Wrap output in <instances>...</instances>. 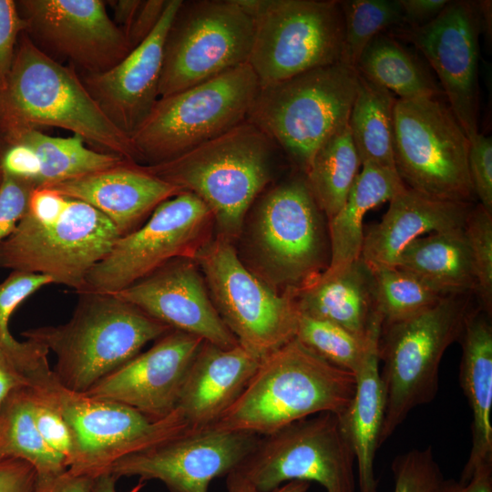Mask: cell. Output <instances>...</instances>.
Here are the masks:
<instances>
[{"label": "cell", "mask_w": 492, "mask_h": 492, "mask_svg": "<svg viewBox=\"0 0 492 492\" xmlns=\"http://www.w3.org/2000/svg\"><path fill=\"white\" fill-rule=\"evenodd\" d=\"M52 126L80 136L97 151L138 164L128 136L104 113L76 72L46 54L23 32L5 88L0 133Z\"/></svg>", "instance_id": "cell-1"}, {"label": "cell", "mask_w": 492, "mask_h": 492, "mask_svg": "<svg viewBox=\"0 0 492 492\" xmlns=\"http://www.w3.org/2000/svg\"><path fill=\"white\" fill-rule=\"evenodd\" d=\"M119 237L94 207L36 187L15 230L0 243V267L46 275L78 292L88 272Z\"/></svg>", "instance_id": "cell-2"}, {"label": "cell", "mask_w": 492, "mask_h": 492, "mask_svg": "<svg viewBox=\"0 0 492 492\" xmlns=\"http://www.w3.org/2000/svg\"><path fill=\"white\" fill-rule=\"evenodd\" d=\"M281 154L271 138L245 120L173 159L142 166L198 196L212 214L217 236L232 242L241 232L247 211L273 180Z\"/></svg>", "instance_id": "cell-3"}, {"label": "cell", "mask_w": 492, "mask_h": 492, "mask_svg": "<svg viewBox=\"0 0 492 492\" xmlns=\"http://www.w3.org/2000/svg\"><path fill=\"white\" fill-rule=\"evenodd\" d=\"M354 390V374L330 364L293 338L261 361L240 397L208 427L269 435L321 413L342 415Z\"/></svg>", "instance_id": "cell-4"}, {"label": "cell", "mask_w": 492, "mask_h": 492, "mask_svg": "<svg viewBox=\"0 0 492 492\" xmlns=\"http://www.w3.org/2000/svg\"><path fill=\"white\" fill-rule=\"evenodd\" d=\"M70 320L21 334L56 355L54 374L67 389L86 393L150 341L171 329L110 293L80 292Z\"/></svg>", "instance_id": "cell-5"}, {"label": "cell", "mask_w": 492, "mask_h": 492, "mask_svg": "<svg viewBox=\"0 0 492 492\" xmlns=\"http://www.w3.org/2000/svg\"><path fill=\"white\" fill-rule=\"evenodd\" d=\"M358 71L341 62L259 87L246 120L305 174L320 147L348 123Z\"/></svg>", "instance_id": "cell-6"}, {"label": "cell", "mask_w": 492, "mask_h": 492, "mask_svg": "<svg viewBox=\"0 0 492 492\" xmlns=\"http://www.w3.org/2000/svg\"><path fill=\"white\" fill-rule=\"evenodd\" d=\"M469 294L445 296L422 313L382 325L378 354L385 407L380 446L414 408L436 397L442 357L459 340L473 310Z\"/></svg>", "instance_id": "cell-7"}, {"label": "cell", "mask_w": 492, "mask_h": 492, "mask_svg": "<svg viewBox=\"0 0 492 492\" xmlns=\"http://www.w3.org/2000/svg\"><path fill=\"white\" fill-rule=\"evenodd\" d=\"M259 87L247 63L159 97L129 137L138 164L173 159L244 122Z\"/></svg>", "instance_id": "cell-8"}, {"label": "cell", "mask_w": 492, "mask_h": 492, "mask_svg": "<svg viewBox=\"0 0 492 492\" xmlns=\"http://www.w3.org/2000/svg\"><path fill=\"white\" fill-rule=\"evenodd\" d=\"M255 201L252 245L262 280L294 293L329 265L324 214L303 173L263 190Z\"/></svg>", "instance_id": "cell-9"}, {"label": "cell", "mask_w": 492, "mask_h": 492, "mask_svg": "<svg viewBox=\"0 0 492 492\" xmlns=\"http://www.w3.org/2000/svg\"><path fill=\"white\" fill-rule=\"evenodd\" d=\"M193 260L217 313L242 348L261 361L295 338L299 311L293 293L280 292L251 272L231 241L208 240Z\"/></svg>", "instance_id": "cell-10"}, {"label": "cell", "mask_w": 492, "mask_h": 492, "mask_svg": "<svg viewBox=\"0 0 492 492\" xmlns=\"http://www.w3.org/2000/svg\"><path fill=\"white\" fill-rule=\"evenodd\" d=\"M255 23L249 66L259 86L340 62L343 18L335 0H238Z\"/></svg>", "instance_id": "cell-11"}, {"label": "cell", "mask_w": 492, "mask_h": 492, "mask_svg": "<svg viewBox=\"0 0 492 492\" xmlns=\"http://www.w3.org/2000/svg\"><path fill=\"white\" fill-rule=\"evenodd\" d=\"M71 427L77 452L68 470L97 477L120 458L152 446L189 428L176 409L153 419L124 404L89 396L65 387L53 370L30 384Z\"/></svg>", "instance_id": "cell-12"}, {"label": "cell", "mask_w": 492, "mask_h": 492, "mask_svg": "<svg viewBox=\"0 0 492 492\" xmlns=\"http://www.w3.org/2000/svg\"><path fill=\"white\" fill-rule=\"evenodd\" d=\"M469 143L450 108L437 97L396 100L394 161L407 188L436 199L473 203Z\"/></svg>", "instance_id": "cell-13"}, {"label": "cell", "mask_w": 492, "mask_h": 492, "mask_svg": "<svg viewBox=\"0 0 492 492\" xmlns=\"http://www.w3.org/2000/svg\"><path fill=\"white\" fill-rule=\"evenodd\" d=\"M254 28L238 0H182L164 43L159 97L247 64Z\"/></svg>", "instance_id": "cell-14"}, {"label": "cell", "mask_w": 492, "mask_h": 492, "mask_svg": "<svg viewBox=\"0 0 492 492\" xmlns=\"http://www.w3.org/2000/svg\"><path fill=\"white\" fill-rule=\"evenodd\" d=\"M355 456L333 413H321L261 436L236 469L261 492L290 481L317 482L326 492H354Z\"/></svg>", "instance_id": "cell-15"}, {"label": "cell", "mask_w": 492, "mask_h": 492, "mask_svg": "<svg viewBox=\"0 0 492 492\" xmlns=\"http://www.w3.org/2000/svg\"><path fill=\"white\" fill-rule=\"evenodd\" d=\"M213 220L209 207L182 191L161 202L146 222L119 237L95 264L80 292L116 293L176 258L194 256Z\"/></svg>", "instance_id": "cell-16"}, {"label": "cell", "mask_w": 492, "mask_h": 492, "mask_svg": "<svg viewBox=\"0 0 492 492\" xmlns=\"http://www.w3.org/2000/svg\"><path fill=\"white\" fill-rule=\"evenodd\" d=\"M261 436L212 427L187 428L152 446L126 456L108 469L116 479H156L169 492H209L210 482L236 470Z\"/></svg>", "instance_id": "cell-17"}, {"label": "cell", "mask_w": 492, "mask_h": 492, "mask_svg": "<svg viewBox=\"0 0 492 492\" xmlns=\"http://www.w3.org/2000/svg\"><path fill=\"white\" fill-rule=\"evenodd\" d=\"M25 33L45 53L68 58L87 74L106 72L133 49L100 0L16 2Z\"/></svg>", "instance_id": "cell-18"}, {"label": "cell", "mask_w": 492, "mask_h": 492, "mask_svg": "<svg viewBox=\"0 0 492 492\" xmlns=\"http://www.w3.org/2000/svg\"><path fill=\"white\" fill-rule=\"evenodd\" d=\"M479 5L449 1L427 24L405 30L436 73L449 108L470 139L478 133Z\"/></svg>", "instance_id": "cell-19"}, {"label": "cell", "mask_w": 492, "mask_h": 492, "mask_svg": "<svg viewBox=\"0 0 492 492\" xmlns=\"http://www.w3.org/2000/svg\"><path fill=\"white\" fill-rule=\"evenodd\" d=\"M203 342L171 329L84 394L124 404L153 419L165 418L177 409L188 372Z\"/></svg>", "instance_id": "cell-20"}, {"label": "cell", "mask_w": 492, "mask_h": 492, "mask_svg": "<svg viewBox=\"0 0 492 492\" xmlns=\"http://www.w3.org/2000/svg\"><path fill=\"white\" fill-rule=\"evenodd\" d=\"M113 294L170 329L198 336L222 348L239 344L217 313L193 259H173Z\"/></svg>", "instance_id": "cell-21"}, {"label": "cell", "mask_w": 492, "mask_h": 492, "mask_svg": "<svg viewBox=\"0 0 492 492\" xmlns=\"http://www.w3.org/2000/svg\"><path fill=\"white\" fill-rule=\"evenodd\" d=\"M182 0H169L151 34L118 64L83 83L108 118L130 137L159 98V86L168 30Z\"/></svg>", "instance_id": "cell-22"}, {"label": "cell", "mask_w": 492, "mask_h": 492, "mask_svg": "<svg viewBox=\"0 0 492 492\" xmlns=\"http://www.w3.org/2000/svg\"><path fill=\"white\" fill-rule=\"evenodd\" d=\"M48 188L99 210L114 224L120 237L140 227L161 202L182 192L142 165L128 162Z\"/></svg>", "instance_id": "cell-23"}, {"label": "cell", "mask_w": 492, "mask_h": 492, "mask_svg": "<svg viewBox=\"0 0 492 492\" xmlns=\"http://www.w3.org/2000/svg\"><path fill=\"white\" fill-rule=\"evenodd\" d=\"M473 203L432 198L406 186L382 220L364 233L361 259L370 269L395 267L402 251L426 233L463 228Z\"/></svg>", "instance_id": "cell-24"}, {"label": "cell", "mask_w": 492, "mask_h": 492, "mask_svg": "<svg viewBox=\"0 0 492 492\" xmlns=\"http://www.w3.org/2000/svg\"><path fill=\"white\" fill-rule=\"evenodd\" d=\"M261 360L240 344L203 342L188 372L177 409L189 428L210 426L240 397Z\"/></svg>", "instance_id": "cell-25"}, {"label": "cell", "mask_w": 492, "mask_h": 492, "mask_svg": "<svg viewBox=\"0 0 492 492\" xmlns=\"http://www.w3.org/2000/svg\"><path fill=\"white\" fill-rule=\"evenodd\" d=\"M383 317L376 310L371 318L365 348L354 373L355 390L350 405L339 416L353 447L360 492H377L374 459L384 421L385 397L379 371L378 343Z\"/></svg>", "instance_id": "cell-26"}, {"label": "cell", "mask_w": 492, "mask_h": 492, "mask_svg": "<svg viewBox=\"0 0 492 492\" xmlns=\"http://www.w3.org/2000/svg\"><path fill=\"white\" fill-rule=\"evenodd\" d=\"M480 307L468 314L459 338L462 357L459 382L471 414V448L459 479L466 483L474 472L492 465V326Z\"/></svg>", "instance_id": "cell-27"}, {"label": "cell", "mask_w": 492, "mask_h": 492, "mask_svg": "<svg viewBox=\"0 0 492 492\" xmlns=\"http://www.w3.org/2000/svg\"><path fill=\"white\" fill-rule=\"evenodd\" d=\"M293 296L299 313L338 324L361 339L376 310L374 275L361 257L334 273H321Z\"/></svg>", "instance_id": "cell-28"}, {"label": "cell", "mask_w": 492, "mask_h": 492, "mask_svg": "<svg viewBox=\"0 0 492 492\" xmlns=\"http://www.w3.org/2000/svg\"><path fill=\"white\" fill-rule=\"evenodd\" d=\"M405 187L395 169L363 165L343 206L328 220L330 262L324 273H334L361 257L365 214Z\"/></svg>", "instance_id": "cell-29"}, {"label": "cell", "mask_w": 492, "mask_h": 492, "mask_svg": "<svg viewBox=\"0 0 492 492\" xmlns=\"http://www.w3.org/2000/svg\"><path fill=\"white\" fill-rule=\"evenodd\" d=\"M444 296L476 291L470 249L463 228L421 236L398 257L396 266Z\"/></svg>", "instance_id": "cell-30"}, {"label": "cell", "mask_w": 492, "mask_h": 492, "mask_svg": "<svg viewBox=\"0 0 492 492\" xmlns=\"http://www.w3.org/2000/svg\"><path fill=\"white\" fill-rule=\"evenodd\" d=\"M395 102L392 92L358 72L348 127L362 165L369 163L395 169L393 153Z\"/></svg>", "instance_id": "cell-31"}, {"label": "cell", "mask_w": 492, "mask_h": 492, "mask_svg": "<svg viewBox=\"0 0 492 492\" xmlns=\"http://www.w3.org/2000/svg\"><path fill=\"white\" fill-rule=\"evenodd\" d=\"M5 458H18L32 465L37 481L48 480L68 469L38 432L29 386L13 392L0 410V459Z\"/></svg>", "instance_id": "cell-32"}, {"label": "cell", "mask_w": 492, "mask_h": 492, "mask_svg": "<svg viewBox=\"0 0 492 492\" xmlns=\"http://www.w3.org/2000/svg\"><path fill=\"white\" fill-rule=\"evenodd\" d=\"M3 138L6 145L21 142L35 150L40 161L36 187L53 186L127 162L118 156L87 148L78 135L52 137L36 128H27Z\"/></svg>", "instance_id": "cell-33"}, {"label": "cell", "mask_w": 492, "mask_h": 492, "mask_svg": "<svg viewBox=\"0 0 492 492\" xmlns=\"http://www.w3.org/2000/svg\"><path fill=\"white\" fill-rule=\"evenodd\" d=\"M356 69L371 81L399 96L414 100L437 97L440 88L409 51L393 37L379 34L365 46Z\"/></svg>", "instance_id": "cell-34"}, {"label": "cell", "mask_w": 492, "mask_h": 492, "mask_svg": "<svg viewBox=\"0 0 492 492\" xmlns=\"http://www.w3.org/2000/svg\"><path fill=\"white\" fill-rule=\"evenodd\" d=\"M361 165L348 123L316 151L304 176L316 204L327 220L343 206Z\"/></svg>", "instance_id": "cell-35"}, {"label": "cell", "mask_w": 492, "mask_h": 492, "mask_svg": "<svg viewBox=\"0 0 492 492\" xmlns=\"http://www.w3.org/2000/svg\"><path fill=\"white\" fill-rule=\"evenodd\" d=\"M54 283L51 277L13 271L0 282V352L27 378L28 383L50 371L48 350L34 342H19L11 334L9 321L15 310L42 287Z\"/></svg>", "instance_id": "cell-36"}, {"label": "cell", "mask_w": 492, "mask_h": 492, "mask_svg": "<svg viewBox=\"0 0 492 492\" xmlns=\"http://www.w3.org/2000/svg\"><path fill=\"white\" fill-rule=\"evenodd\" d=\"M371 271L374 280L376 309L383 317V324L422 313L445 297L397 267H378Z\"/></svg>", "instance_id": "cell-37"}, {"label": "cell", "mask_w": 492, "mask_h": 492, "mask_svg": "<svg viewBox=\"0 0 492 492\" xmlns=\"http://www.w3.org/2000/svg\"><path fill=\"white\" fill-rule=\"evenodd\" d=\"M339 5L343 18L340 62L355 68L374 36L390 26L403 25L399 0H343Z\"/></svg>", "instance_id": "cell-38"}, {"label": "cell", "mask_w": 492, "mask_h": 492, "mask_svg": "<svg viewBox=\"0 0 492 492\" xmlns=\"http://www.w3.org/2000/svg\"><path fill=\"white\" fill-rule=\"evenodd\" d=\"M295 338L325 362L353 374L359 367L365 348V339L338 324L301 313Z\"/></svg>", "instance_id": "cell-39"}, {"label": "cell", "mask_w": 492, "mask_h": 492, "mask_svg": "<svg viewBox=\"0 0 492 492\" xmlns=\"http://www.w3.org/2000/svg\"><path fill=\"white\" fill-rule=\"evenodd\" d=\"M476 278V292L480 308L491 316L492 311V212L479 203L472 208L463 227Z\"/></svg>", "instance_id": "cell-40"}, {"label": "cell", "mask_w": 492, "mask_h": 492, "mask_svg": "<svg viewBox=\"0 0 492 492\" xmlns=\"http://www.w3.org/2000/svg\"><path fill=\"white\" fill-rule=\"evenodd\" d=\"M391 469L393 492H440L445 479L431 446L397 456Z\"/></svg>", "instance_id": "cell-41"}, {"label": "cell", "mask_w": 492, "mask_h": 492, "mask_svg": "<svg viewBox=\"0 0 492 492\" xmlns=\"http://www.w3.org/2000/svg\"><path fill=\"white\" fill-rule=\"evenodd\" d=\"M36 425L45 443L61 456L67 468L76 456L77 443L73 431L62 415L30 387Z\"/></svg>", "instance_id": "cell-42"}, {"label": "cell", "mask_w": 492, "mask_h": 492, "mask_svg": "<svg viewBox=\"0 0 492 492\" xmlns=\"http://www.w3.org/2000/svg\"><path fill=\"white\" fill-rule=\"evenodd\" d=\"M468 170L476 198L492 212V139L477 133L469 139Z\"/></svg>", "instance_id": "cell-43"}, {"label": "cell", "mask_w": 492, "mask_h": 492, "mask_svg": "<svg viewBox=\"0 0 492 492\" xmlns=\"http://www.w3.org/2000/svg\"><path fill=\"white\" fill-rule=\"evenodd\" d=\"M35 188L30 181L3 172L0 186V243L13 232L26 212Z\"/></svg>", "instance_id": "cell-44"}, {"label": "cell", "mask_w": 492, "mask_h": 492, "mask_svg": "<svg viewBox=\"0 0 492 492\" xmlns=\"http://www.w3.org/2000/svg\"><path fill=\"white\" fill-rule=\"evenodd\" d=\"M25 28L16 2L0 0V92L5 87L18 38L25 32Z\"/></svg>", "instance_id": "cell-45"}, {"label": "cell", "mask_w": 492, "mask_h": 492, "mask_svg": "<svg viewBox=\"0 0 492 492\" xmlns=\"http://www.w3.org/2000/svg\"><path fill=\"white\" fill-rule=\"evenodd\" d=\"M3 172L32 182L36 188L40 176V161L35 150L28 145L14 142L0 151Z\"/></svg>", "instance_id": "cell-46"}, {"label": "cell", "mask_w": 492, "mask_h": 492, "mask_svg": "<svg viewBox=\"0 0 492 492\" xmlns=\"http://www.w3.org/2000/svg\"><path fill=\"white\" fill-rule=\"evenodd\" d=\"M169 0L139 1V4L124 31L132 48L142 43L160 20Z\"/></svg>", "instance_id": "cell-47"}, {"label": "cell", "mask_w": 492, "mask_h": 492, "mask_svg": "<svg viewBox=\"0 0 492 492\" xmlns=\"http://www.w3.org/2000/svg\"><path fill=\"white\" fill-rule=\"evenodd\" d=\"M36 481V471L26 461L0 459V492H33Z\"/></svg>", "instance_id": "cell-48"}, {"label": "cell", "mask_w": 492, "mask_h": 492, "mask_svg": "<svg viewBox=\"0 0 492 492\" xmlns=\"http://www.w3.org/2000/svg\"><path fill=\"white\" fill-rule=\"evenodd\" d=\"M403 24L417 27L436 18L449 3L447 0H399Z\"/></svg>", "instance_id": "cell-49"}, {"label": "cell", "mask_w": 492, "mask_h": 492, "mask_svg": "<svg viewBox=\"0 0 492 492\" xmlns=\"http://www.w3.org/2000/svg\"><path fill=\"white\" fill-rule=\"evenodd\" d=\"M93 477L75 474L68 469L45 481H36L33 492H92Z\"/></svg>", "instance_id": "cell-50"}, {"label": "cell", "mask_w": 492, "mask_h": 492, "mask_svg": "<svg viewBox=\"0 0 492 492\" xmlns=\"http://www.w3.org/2000/svg\"><path fill=\"white\" fill-rule=\"evenodd\" d=\"M440 492H492V465L477 469L466 483L444 479Z\"/></svg>", "instance_id": "cell-51"}, {"label": "cell", "mask_w": 492, "mask_h": 492, "mask_svg": "<svg viewBox=\"0 0 492 492\" xmlns=\"http://www.w3.org/2000/svg\"><path fill=\"white\" fill-rule=\"evenodd\" d=\"M29 386L27 378L0 352V410L15 390Z\"/></svg>", "instance_id": "cell-52"}, {"label": "cell", "mask_w": 492, "mask_h": 492, "mask_svg": "<svg viewBox=\"0 0 492 492\" xmlns=\"http://www.w3.org/2000/svg\"><path fill=\"white\" fill-rule=\"evenodd\" d=\"M228 492H261L238 470H233L226 476ZM310 483L305 481H290L271 492H307Z\"/></svg>", "instance_id": "cell-53"}, {"label": "cell", "mask_w": 492, "mask_h": 492, "mask_svg": "<svg viewBox=\"0 0 492 492\" xmlns=\"http://www.w3.org/2000/svg\"><path fill=\"white\" fill-rule=\"evenodd\" d=\"M117 479L108 472L104 473L95 478L92 492H117ZM145 486L144 481H140L128 492H139Z\"/></svg>", "instance_id": "cell-54"}, {"label": "cell", "mask_w": 492, "mask_h": 492, "mask_svg": "<svg viewBox=\"0 0 492 492\" xmlns=\"http://www.w3.org/2000/svg\"><path fill=\"white\" fill-rule=\"evenodd\" d=\"M2 180H3V170H2L1 165H0V186H1Z\"/></svg>", "instance_id": "cell-55"}]
</instances>
